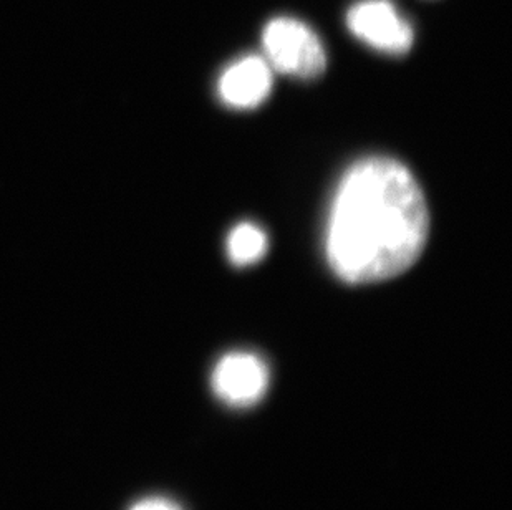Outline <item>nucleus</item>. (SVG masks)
Instances as JSON below:
<instances>
[{
  "label": "nucleus",
  "mask_w": 512,
  "mask_h": 510,
  "mask_svg": "<svg viewBox=\"0 0 512 510\" xmlns=\"http://www.w3.org/2000/svg\"><path fill=\"white\" fill-rule=\"evenodd\" d=\"M271 90V65L257 55L239 58L219 78V97L226 105L239 110L261 105Z\"/></svg>",
  "instance_id": "39448f33"
},
{
  "label": "nucleus",
  "mask_w": 512,
  "mask_h": 510,
  "mask_svg": "<svg viewBox=\"0 0 512 510\" xmlns=\"http://www.w3.org/2000/svg\"><path fill=\"white\" fill-rule=\"evenodd\" d=\"M428 207L413 174L390 158L348 169L335 194L327 257L347 284H372L403 274L428 239Z\"/></svg>",
  "instance_id": "f257e3e1"
},
{
  "label": "nucleus",
  "mask_w": 512,
  "mask_h": 510,
  "mask_svg": "<svg viewBox=\"0 0 512 510\" xmlns=\"http://www.w3.org/2000/svg\"><path fill=\"white\" fill-rule=\"evenodd\" d=\"M271 68L290 77L312 80L325 72L327 55L314 30L290 17L271 20L262 34Z\"/></svg>",
  "instance_id": "f03ea898"
},
{
  "label": "nucleus",
  "mask_w": 512,
  "mask_h": 510,
  "mask_svg": "<svg viewBox=\"0 0 512 510\" xmlns=\"http://www.w3.org/2000/svg\"><path fill=\"white\" fill-rule=\"evenodd\" d=\"M211 385L216 396L226 405L247 408L266 393L269 368L266 361L254 353H229L214 366Z\"/></svg>",
  "instance_id": "20e7f679"
},
{
  "label": "nucleus",
  "mask_w": 512,
  "mask_h": 510,
  "mask_svg": "<svg viewBox=\"0 0 512 510\" xmlns=\"http://www.w3.org/2000/svg\"><path fill=\"white\" fill-rule=\"evenodd\" d=\"M130 510H181V507L165 497H148V499L136 502Z\"/></svg>",
  "instance_id": "0eeeda50"
},
{
  "label": "nucleus",
  "mask_w": 512,
  "mask_h": 510,
  "mask_svg": "<svg viewBox=\"0 0 512 510\" xmlns=\"http://www.w3.org/2000/svg\"><path fill=\"white\" fill-rule=\"evenodd\" d=\"M347 25L357 39L380 52L403 55L415 40L410 22L390 0H362L348 10Z\"/></svg>",
  "instance_id": "7ed1b4c3"
},
{
  "label": "nucleus",
  "mask_w": 512,
  "mask_h": 510,
  "mask_svg": "<svg viewBox=\"0 0 512 510\" xmlns=\"http://www.w3.org/2000/svg\"><path fill=\"white\" fill-rule=\"evenodd\" d=\"M267 251V237L262 229L244 222L232 229L228 237V254L232 264L251 265L261 260Z\"/></svg>",
  "instance_id": "423d86ee"
}]
</instances>
